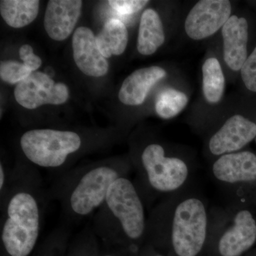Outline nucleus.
I'll use <instances>...</instances> for the list:
<instances>
[{
	"label": "nucleus",
	"mask_w": 256,
	"mask_h": 256,
	"mask_svg": "<svg viewBox=\"0 0 256 256\" xmlns=\"http://www.w3.org/2000/svg\"><path fill=\"white\" fill-rule=\"evenodd\" d=\"M206 206L197 197L178 202L172 220L170 242L174 256H200L208 238Z\"/></svg>",
	"instance_id": "1"
},
{
	"label": "nucleus",
	"mask_w": 256,
	"mask_h": 256,
	"mask_svg": "<svg viewBox=\"0 0 256 256\" xmlns=\"http://www.w3.org/2000/svg\"><path fill=\"white\" fill-rule=\"evenodd\" d=\"M8 218L3 228L5 249L11 256H28L36 245L40 230V214L35 198L20 192L10 200Z\"/></svg>",
	"instance_id": "2"
},
{
	"label": "nucleus",
	"mask_w": 256,
	"mask_h": 256,
	"mask_svg": "<svg viewBox=\"0 0 256 256\" xmlns=\"http://www.w3.org/2000/svg\"><path fill=\"white\" fill-rule=\"evenodd\" d=\"M20 144L32 162L44 168H57L65 162L68 154L78 150L82 139L70 131L32 130L23 134Z\"/></svg>",
	"instance_id": "3"
},
{
	"label": "nucleus",
	"mask_w": 256,
	"mask_h": 256,
	"mask_svg": "<svg viewBox=\"0 0 256 256\" xmlns=\"http://www.w3.org/2000/svg\"><path fill=\"white\" fill-rule=\"evenodd\" d=\"M106 201L128 238H140L146 229V216L142 201L132 183L126 178H117L109 188Z\"/></svg>",
	"instance_id": "4"
},
{
	"label": "nucleus",
	"mask_w": 256,
	"mask_h": 256,
	"mask_svg": "<svg viewBox=\"0 0 256 256\" xmlns=\"http://www.w3.org/2000/svg\"><path fill=\"white\" fill-rule=\"evenodd\" d=\"M143 166L152 188L158 192H172L180 190L188 181V164L180 158L166 156L162 146L152 144L142 154Z\"/></svg>",
	"instance_id": "5"
},
{
	"label": "nucleus",
	"mask_w": 256,
	"mask_h": 256,
	"mask_svg": "<svg viewBox=\"0 0 256 256\" xmlns=\"http://www.w3.org/2000/svg\"><path fill=\"white\" fill-rule=\"evenodd\" d=\"M118 178L117 172L108 166L90 170L82 176L72 193V210L82 216L92 213L104 203L111 184Z\"/></svg>",
	"instance_id": "6"
},
{
	"label": "nucleus",
	"mask_w": 256,
	"mask_h": 256,
	"mask_svg": "<svg viewBox=\"0 0 256 256\" xmlns=\"http://www.w3.org/2000/svg\"><path fill=\"white\" fill-rule=\"evenodd\" d=\"M68 96V88L65 84L55 82L50 76L38 72H32L14 89L16 102L31 110L46 104L60 105L66 102Z\"/></svg>",
	"instance_id": "7"
},
{
	"label": "nucleus",
	"mask_w": 256,
	"mask_h": 256,
	"mask_svg": "<svg viewBox=\"0 0 256 256\" xmlns=\"http://www.w3.org/2000/svg\"><path fill=\"white\" fill-rule=\"evenodd\" d=\"M230 14L232 4L228 0H201L186 16L185 31L192 40H204L223 28Z\"/></svg>",
	"instance_id": "8"
},
{
	"label": "nucleus",
	"mask_w": 256,
	"mask_h": 256,
	"mask_svg": "<svg viewBox=\"0 0 256 256\" xmlns=\"http://www.w3.org/2000/svg\"><path fill=\"white\" fill-rule=\"evenodd\" d=\"M256 242V220L252 212L239 210L233 222L220 234L216 245L218 256H242Z\"/></svg>",
	"instance_id": "9"
},
{
	"label": "nucleus",
	"mask_w": 256,
	"mask_h": 256,
	"mask_svg": "<svg viewBox=\"0 0 256 256\" xmlns=\"http://www.w3.org/2000/svg\"><path fill=\"white\" fill-rule=\"evenodd\" d=\"M256 138L255 122L240 114H236L229 118L212 136L208 149L214 156H220L240 152Z\"/></svg>",
	"instance_id": "10"
},
{
	"label": "nucleus",
	"mask_w": 256,
	"mask_h": 256,
	"mask_svg": "<svg viewBox=\"0 0 256 256\" xmlns=\"http://www.w3.org/2000/svg\"><path fill=\"white\" fill-rule=\"evenodd\" d=\"M212 174L220 183L230 186L256 182V156L240 151L220 156L212 166Z\"/></svg>",
	"instance_id": "11"
},
{
	"label": "nucleus",
	"mask_w": 256,
	"mask_h": 256,
	"mask_svg": "<svg viewBox=\"0 0 256 256\" xmlns=\"http://www.w3.org/2000/svg\"><path fill=\"white\" fill-rule=\"evenodd\" d=\"M72 46L74 60L82 73L92 77L104 76L108 73V62L101 54L96 36L90 28H77L74 34Z\"/></svg>",
	"instance_id": "12"
},
{
	"label": "nucleus",
	"mask_w": 256,
	"mask_h": 256,
	"mask_svg": "<svg viewBox=\"0 0 256 256\" xmlns=\"http://www.w3.org/2000/svg\"><path fill=\"white\" fill-rule=\"evenodd\" d=\"M80 0H50L45 12V30L55 41H64L70 36L82 12Z\"/></svg>",
	"instance_id": "13"
},
{
	"label": "nucleus",
	"mask_w": 256,
	"mask_h": 256,
	"mask_svg": "<svg viewBox=\"0 0 256 256\" xmlns=\"http://www.w3.org/2000/svg\"><path fill=\"white\" fill-rule=\"evenodd\" d=\"M224 58L227 66L238 72L248 58V24L245 18L232 15L222 28Z\"/></svg>",
	"instance_id": "14"
},
{
	"label": "nucleus",
	"mask_w": 256,
	"mask_h": 256,
	"mask_svg": "<svg viewBox=\"0 0 256 256\" xmlns=\"http://www.w3.org/2000/svg\"><path fill=\"white\" fill-rule=\"evenodd\" d=\"M164 69L150 66L138 69L124 79L120 90V100L127 106H140L146 100L152 88L166 76Z\"/></svg>",
	"instance_id": "15"
},
{
	"label": "nucleus",
	"mask_w": 256,
	"mask_h": 256,
	"mask_svg": "<svg viewBox=\"0 0 256 256\" xmlns=\"http://www.w3.org/2000/svg\"><path fill=\"white\" fill-rule=\"evenodd\" d=\"M165 35L159 14L152 9L143 12L140 24L138 50L141 54L152 55L164 44Z\"/></svg>",
	"instance_id": "16"
},
{
	"label": "nucleus",
	"mask_w": 256,
	"mask_h": 256,
	"mask_svg": "<svg viewBox=\"0 0 256 256\" xmlns=\"http://www.w3.org/2000/svg\"><path fill=\"white\" fill-rule=\"evenodd\" d=\"M96 42L101 54L106 58L122 54L128 45L127 28L117 18L108 20L96 36Z\"/></svg>",
	"instance_id": "17"
},
{
	"label": "nucleus",
	"mask_w": 256,
	"mask_h": 256,
	"mask_svg": "<svg viewBox=\"0 0 256 256\" xmlns=\"http://www.w3.org/2000/svg\"><path fill=\"white\" fill-rule=\"evenodd\" d=\"M40 8L37 0H2L0 12L5 22L13 28L28 26L36 18Z\"/></svg>",
	"instance_id": "18"
},
{
	"label": "nucleus",
	"mask_w": 256,
	"mask_h": 256,
	"mask_svg": "<svg viewBox=\"0 0 256 256\" xmlns=\"http://www.w3.org/2000/svg\"><path fill=\"white\" fill-rule=\"evenodd\" d=\"M203 92L205 98L210 104L220 102L225 89V77L218 60L210 58L202 66Z\"/></svg>",
	"instance_id": "19"
},
{
	"label": "nucleus",
	"mask_w": 256,
	"mask_h": 256,
	"mask_svg": "<svg viewBox=\"0 0 256 256\" xmlns=\"http://www.w3.org/2000/svg\"><path fill=\"white\" fill-rule=\"evenodd\" d=\"M188 104L186 94L175 89H165L156 98V112L161 118H173L185 108Z\"/></svg>",
	"instance_id": "20"
},
{
	"label": "nucleus",
	"mask_w": 256,
	"mask_h": 256,
	"mask_svg": "<svg viewBox=\"0 0 256 256\" xmlns=\"http://www.w3.org/2000/svg\"><path fill=\"white\" fill-rule=\"evenodd\" d=\"M32 73L24 64L14 60H4L0 64V77L4 82L10 84H20Z\"/></svg>",
	"instance_id": "21"
},
{
	"label": "nucleus",
	"mask_w": 256,
	"mask_h": 256,
	"mask_svg": "<svg viewBox=\"0 0 256 256\" xmlns=\"http://www.w3.org/2000/svg\"><path fill=\"white\" fill-rule=\"evenodd\" d=\"M240 74L246 87L256 92V46L242 65Z\"/></svg>",
	"instance_id": "22"
},
{
	"label": "nucleus",
	"mask_w": 256,
	"mask_h": 256,
	"mask_svg": "<svg viewBox=\"0 0 256 256\" xmlns=\"http://www.w3.org/2000/svg\"><path fill=\"white\" fill-rule=\"evenodd\" d=\"M149 1L146 0H110L111 8L122 15H131L138 12L146 6Z\"/></svg>",
	"instance_id": "23"
},
{
	"label": "nucleus",
	"mask_w": 256,
	"mask_h": 256,
	"mask_svg": "<svg viewBox=\"0 0 256 256\" xmlns=\"http://www.w3.org/2000/svg\"><path fill=\"white\" fill-rule=\"evenodd\" d=\"M20 57L23 64L31 69L32 72L36 70L42 66V60L38 56L34 54L33 48L28 44L23 45L20 48Z\"/></svg>",
	"instance_id": "24"
},
{
	"label": "nucleus",
	"mask_w": 256,
	"mask_h": 256,
	"mask_svg": "<svg viewBox=\"0 0 256 256\" xmlns=\"http://www.w3.org/2000/svg\"><path fill=\"white\" fill-rule=\"evenodd\" d=\"M0 188H2L3 186H4V169H3L2 165H0Z\"/></svg>",
	"instance_id": "25"
},
{
	"label": "nucleus",
	"mask_w": 256,
	"mask_h": 256,
	"mask_svg": "<svg viewBox=\"0 0 256 256\" xmlns=\"http://www.w3.org/2000/svg\"><path fill=\"white\" fill-rule=\"evenodd\" d=\"M156 256H163L160 255V254H158V255H156Z\"/></svg>",
	"instance_id": "26"
},
{
	"label": "nucleus",
	"mask_w": 256,
	"mask_h": 256,
	"mask_svg": "<svg viewBox=\"0 0 256 256\" xmlns=\"http://www.w3.org/2000/svg\"><path fill=\"white\" fill-rule=\"evenodd\" d=\"M114 256L106 255V256Z\"/></svg>",
	"instance_id": "27"
},
{
	"label": "nucleus",
	"mask_w": 256,
	"mask_h": 256,
	"mask_svg": "<svg viewBox=\"0 0 256 256\" xmlns=\"http://www.w3.org/2000/svg\"></svg>",
	"instance_id": "28"
}]
</instances>
